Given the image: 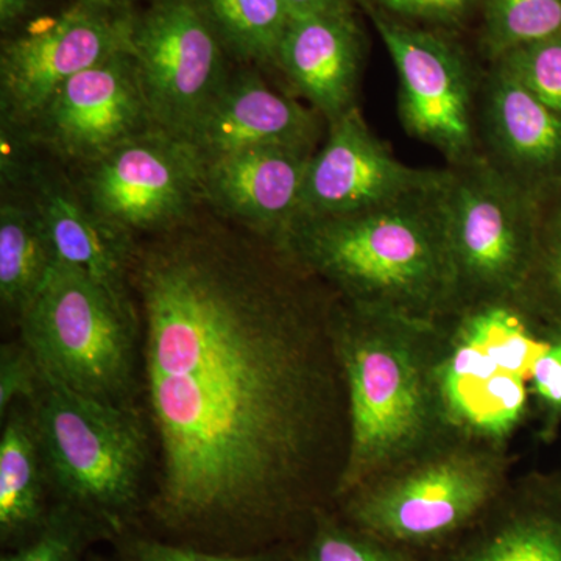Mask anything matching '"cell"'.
<instances>
[{
  "label": "cell",
  "instance_id": "1",
  "mask_svg": "<svg viewBox=\"0 0 561 561\" xmlns=\"http://www.w3.org/2000/svg\"><path fill=\"white\" fill-rule=\"evenodd\" d=\"M130 287L158 453L150 522L213 551L300 541L348 456L334 294L216 214L139 239Z\"/></svg>",
  "mask_w": 561,
  "mask_h": 561
},
{
  "label": "cell",
  "instance_id": "2",
  "mask_svg": "<svg viewBox=\"0 0 561 561\" xmlns=\"http://www.w3.org/2000/svg\"><path fill=\"white\" fill-rule=\"evenodd\" d=\"M446 181L398 201L295 220L276 243L350 305L435 321L456 306Z\"/></svg>",
  "mask_w": 561,
  "mask_h": 561
},
{
  "label": "cell",
  "instance_id": "3",
  "mask_svg": "<svg viewBox=\"0 0 561 561\" xmlns=\"http://www.w3.org/2000/svg\"><path fill=\"white\" fill-rule=\"evenodd\" d=\"M332 334L350 412L348 456L337 502L459 434L449 426L438 389L434 321L360 308L335 297Z\"/></svg>",
  "mask_w": 561,
  "mask_h": 561
},
{
  "label": "cell",
  "instance_id": "4",
  "mask_svg": "<svg viewBox=\"0 0 561 561\" xmlns=\"http://www.w3.org/2000/svg\"><path fill=\"white\" fill-rule=\"evenodd\" d=\"M513 463L508 446L453 435L334 507L354 526L426 559L490 511L512 482Z\"/></svg>",
  "mask_w": 561,
  "mask_h": 561
},
{
  "label": "cell",
  "instance_id": "5",
  "mask_svg": "<svg viewBox=\"0 0 561 561\" xmlns=\"http://www.w3.org/2000/svg\"><path fill=\"white\" fill-rule=\"evenodd\" d=\"M434 324L435 371L449 426L511 448L531 423V371L551 323L511 298L456 306Z\"/></svg>",
  "mask_w": 561,
  "mask_h": 561
},
{
  "label": "cell",
  "instance_id": "6",
  "mask_svg": "<svg viewBox=\"0 0 561 561\" xmlns=\"http://www.w3.org/2000/svg\"><path fill=\"white\" fill-rule=\"evenodd\" d=\"M54 501L88 513L114 540L146 512L151 431L142 408H124L46 381L28 402Z\"/></svg>",
  "mask_w": 561,
  "mask_h": 561
},
{
  "label": "cell",
  "instance_id": "7",
  "mask_svg": "<svg viewBox=\"0 0 561 561\" xmlns=\"http://www.w3.org/2000/svg\"><path fill=\"white\" fill-rule=\"evenodd\" d=\"M46 381L124 408H139L140 321L135 298L58 261L18 320Z\"/></svg>",
  "mask_w": 561,
  "mask_h": 561
},
{
  "label": "cell",
  "instance_id": "8",
  "mask_svg": "<svg viewBox=\"0 0 561 561\" xmlns=\"http://www.w3.org/2000/svg\"><path fill=\"white\" fill-rule=\"evenodd\" d=\"M445 194L456 306L519 298L534 254V195L482 154L448 165Z\"/></svg>",
  "mask_w": 561,
  "mask_h": 561
},
{
  "label": "cell",
  "instance_id": "9",
  "mask_svg": "<svg viewBox=\"0 0 561 561\" xmlns=\"http://www.w3.org/2000/svg\"><path fill=\"white\" fill-rule=\"evenodd\" d=\"M136 0H72L0 43V114L22 133L66 81L133 50Z\"/></svg>",
  "mask_w": 561,
  "mask_h": 561
},
{
  "label": "cell",
  "instance_id": "10",
  "mask_svg": "<svg viewBox=\"0 0 561 561\" xmlns=\"http://www.w3.org/2000/svg\"><path fill=\"white\" fill-rule=\"evenodd\" d=\"M367 13L397 69L398 116L405 133L440 151L448 165L478 158L483 69L476 68L459 35Z\"/></svg>",
  "mask_w": 561,
  "mask_h": 561
},
{
  "label": "cell",
  "instance_id": "11",
  "mask_svg": "<svg viewBox=\"0 0 561 561\" xmlns=\"http://www.w3.org/2000/svg\"><path fill=\"white\" fill-rule=\"evenodd\" d=\"M133 57L154 128L184 140L230 79L231 60L197 0H146Z\"/></svg>",
  "mask_w": 561,
  "mask_h": 561
},
{
  "label": "cell",
  "instance_id": "12",
  "mask_svg": "<svg viewBox=\"0 0 561 561\" xmlns=\"http://www.w3.org/2000/svg\"><path fill=\"white\" fill-rule=\"evenodd\" d=\"M80 173L88 205L136 239L179 228L205 205L201 154L160 128L133 136Z\"/></svg>",
  "mask_w": 561,
  "mask_h": 561
},
{
  "label": "cell",
  "instance_id": "13",
  "mask_svg": "<svg viewBox=\"0 0 561 561\" xmlns=\"http://www.w3.org/2000/svg\"><path fill=\"white\" fill-rule=\"evenodd\" d=\"M153 127L133 50L77 73L22 133L77 168Z\"/></svg>",
  "mask_w": 561,
  "mask_h": 561
},
{
  "label": "cell",
  "instance_id": "14",
  "mask_svg": "<svg viewBox=\"0 0 561 561\" xmlns=\"http://www.w3.org/2000/svg\"><path fill=\"white\" fill-rule=\"evenodd\" d=\"M445 175L446 168L419 169L398 160L354 106L328 124L327 139L309 161L294 221L386 205Z\"/></svg>",
  "mask_w": 561,
  "mask_h": 561
},
{
  "label": "cell",
  "instance_id": "15",
  "mask_svg": "<svg viewBox=\"0 0 561 561\" xmlns=\"http://www.w3.org/2000/svg\"><path fill=\"white\" fill-rule=\"evenodd\" d=\"M479 149L501 175L535 195L561 181V116L497 65L483 69Z\"/></svg>",
  "mask_w": 561,
  "mask_h": 561
},
{
  "label": "cell",
  "instance_id": "16",
  "mask_svg": "<svg viewBox=\"0 0 561 561\" xmlns=\"http://www.w3.org/2000/svg\"><path fill=\"white\" fill-rule=\"evenodd\" d=\"M323 124L327 121L311 106L268 87L262 69L236 65L190 142L203 162L265 147L316 151Z\"/></svg>",
  "mask_w": 561,
  "mask_h": 561
},
{
  "label": "cell",
  "instance_id": "17",
  "mask_svg": "<svg viewBox=\"0 0 561 561\" xmlns=\"http://www.w3.org/2000/svg\"><path fill=\"white\" fill-rule=\"evenodd\" d=\"M316 151L265 147L205 161V205L220 219L276 245L297 216L302 181Z\"/></svg>",
  "mask_w": 561,
  "mask_h": 561
},
{
  "label": "cell",
  "instance_id": "18",
  "mask_svg": "<svg viewBox=\"0 0 561 561\" xmlns=\"http://www.w3.org/2000/svg\"><path fill=\"white\" fill-rule=\"evenodd\" d=\"M367 39L356 7L291 16L275 70L331 124L357 105Z\"/></svg>",
  "mask_w": 561,
  "mask_h": 561
},
{
  "label": "cell",
  "instance_id": "19",
  "mask_svg": "<svg viewBox=\"0 0 561 561\" xmlns=\"http://www.w3.org/2000/svg\"><path fill=\"white\" fill-rule=\"evenodd\" d=\"M424 561H561V468L513 478L470 530Z\"/></svg>",
  "mask_w": 561,
  "mask_h": 561
},
{
  "label": "cell",
  "instance_id": "20",
  "mask_svg": "<svg viewBox=\"0 0 561 561\" xmlns=\"http://www.w3.org/2000/svg\"><path fill=\"white\" fill-rule=\"evenodd\" d=\"M25 181L58 261L88 273L121 297L133 298L130 273L139 239L102 219L77 184L57 172L28 169Z\"/></svg>",
  "mask_w": 561,
  "mask_h": 561
},
{
  "label": "cell",
  "instance_id": "21",
  "mask_svg": "<svg viewBox=\"0 0 561 561\" xmlns=\"http://www.w3.org/2000/svg\"><path fill=\"white\" fill-rule=\"evenodd\" d=\"M0 435V540L18 548L38 534L54 502L31 409L14 404Z\"/></svg>",
  "mask_w": 561,
  "mask_h": 561
},
{
  "label": "cell",
  "instance_id": "22",
  "mask_svg": "<svg viewBox=\"0 0 561 561\" xmlns=\"http://www.w3.org/2000/svg\"><path fill=\"white\" fill-rule=\"evenodd\" d=\"M58 257L27 195H3L0 205V302L20 320L49 278Z\"/></svg>",
  "mask_w": 561,
  "mask_h": 561
},
{
  "label": "cell",
  "instance_id": "23",
  "mask_svg": "<svg viewBox=\"0 0 561 561\" xmlns=\"http://www.w3.org/2000/svg\"><path fill=\"white\" fill-rule=\"evenodd\" d=\"M236 65L275 69L291 14L283 0H197Z\"/></svg>",
  "mask_w": 561,
  "mask_h": 561
},
{
  "label": "cell",
  "instance_id": "24",
  "mask_svg": "<svg viewBox=\"0 0 561 561\" xmlns=\"http://www.w3.org/2000/svg\"><path fill=\"white\" fill-rule=\"evenodd\" d=\"M534 198V254L519 300L540 319L561 324V181Z\"/></svg>",
  "mask_w": 561,
  "mask_h": 561
},
{
  "label": "cell",
  "instance_id": "25",
  "mask_svg": "<svg viewBox=\"0 0 561 561\" xmlns=\"http://www.w3.org/2000/svg\"><path fill=\"white\" fill-rule=\"evenodd\" d=\"M479 49L489 62L561 35V0H478Z\"/></svg>",
  "mask_w": 561,
  "mask_h": 561
},
{
  "label": "cell",
  "instance_id": "26",
  "mask_svg": "<svg viewBox=\"0 0 561 561\" xmlns=\"http://www.w3.org/2000/svg\"><path fill=\"white\" fill-rule=\"evenodd\" d=\"M291 561H424L408 549L360 529L335 511L324 508L295 545Z\"/></svg>",
  "mask_w": 561,
  "mask_h": 561
},
{
  "label": "cell",
  "instance_id": "27",
  "mask_svg": "<svg viewBox=\"0 0 561 561\" xmlns=\"http://www.w3.org/2000/svg\"><path fill=\"white\" fill-rule=\"evenodd\" d=\"M113 541V534L88 513L54 501L38 534L3 553L0 561H87L88 551L99 541Z\"/></svg>",
  "mask_w": 561,
  "mask_h": 561
},
{
  "label": "cell",
  "instance_id": "28",
  "mask_svg": "<svg viewBox=\"0 0 561 561\" xmlns=\"http://www.w3.org/2000/svg\"><path fill=\"white\" fill-rule=\"evenodd\" d=\"M117 561H291L295 545L251 552H221L197 548L131 529L113 540Z\"/></svg>",
  "mask_w": 561,
  "mask_h": 561
},
{
  "label": "cell",
  "instance_id": "29",
  "mask_svg": "<svg viewBox=\"0 0 561 561\" xmlns=\"http://www.w3.org/2000/svg\"><path fill=\"white\" fill-rule=\"evenodd\" d=\"M491 65L511 73L561 116V35L516 47Z\"/></svg>",
  "mask_w": 561,
  "mask_h": 561
},
{
  "label": "cell",
  "instance_id": "30",
  "mask_svg": "<svg viewBox=\"0 0 561 561\" xmlns=\"http://www.w3.org/2000/svg\"><path fill=\"white\" fill-rule=\"evenodd\" d=\"M530 401L535 437L542 445H552L561 432V324L551 323L545 348L535 362Z\"/></svg>",
  "mask_w": 561,
  "mask_h": 561
},
{
  "label": "cell",
  "instance_id": "31",
  "mask_svg": "<svg viewBox=\"0 0 561 561\" xmlns=\"http://www.w3.org/2000/svg\"><path fill=\"white\" fill-rule=\"evenodd\" d=\"M354 3L391 20L456 35L478 20V0H354Z\"/></svg>",
  "mask_w": 561,
  "mask_h": 561
},
{
  "label": "cell",
  "instance_id": "32",
  "mask_svg": "<svg viewBox=\"0 0 561 561\" xmlns=\"http://www.w3.org/2000/svg\"><path fill=\"white\" fill-rule=\"evenodd\" d=\"M46 378L32 351L21 341L3 343L0 348V415L14 404H28L43 390Z\"/></svg>",
  "mask_w": 561,
  "mask_h": 561
},
{
  "label": "cell",
  "instance_id": "33",
  "mask_svg": "<svg viewBox=\"0 0 561 561\" xmlns=\"http://www.w3.org/2000/svg\"><path fill=\"white\" fill-rule=\"evenodd\" d=\"M49 0H0V35L2 39L18 35L31 27L36 21L43 20Z\"/></svg>",
  "mask_w": 561,
  "mask_h": 561
},
{
  "label": "cell",
  "instance_id": "34",
  "mask_svg": "<svg viewBox=\"0 0 561 561\" xmlns=\"http://www.w3.org/2000/svg\"><path fill=\"white\" fill-rule=\"evenodd\" d=\"M291 16L321 13V11L346 10L356 7L354 0H283Z\"/></svg>",
  "mask_w": 561,
  "mask_h": 561
},
{
  "label": "cell",
  "instance_id": "35",
  "mask_svg": "<svg viewBox=\"0 0 561 561\" xmlns=\"http://www.w3.org/2000/svg\"><path fill=\"white\" fill-rule=\"evenodd\" d=\"M87 561H117V559L116 557H113V559H105V557L91 556L88 557Z\"/></svg>",
  "mask_w": 561,
  "mask_h": 561
}]
</instances>
